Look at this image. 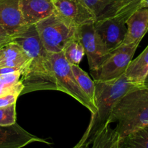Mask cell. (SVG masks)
I'll return each instance as SVG.
<instances>
[{
    "instance_id": "d4e9b609",
    "label": "cell",
    "mask_w": 148,
    "mask_h": 148,
    "mask_svg": "<svg viewBox=\"0 0 148 148\" xmlns=\"http://www.w3.org/2000/svg\"><path fill=\"white\" fill-rule=\"evenodd\" d=\"M12 40V38H0V46H1L2 45L5 44V43H8V42L11 41Z\"/></svg>"
},
{
    "instance_id": "7402d4cb",
    "label": "cell",
    "mask_w": 148,
    "mask_h": 148,
    "mask_svg": "<svg viewBox=\"0 0 148 148\" xmlns=\"http://www.w3.org/2000/svg\"><path fill=\"white\" fill-rule=\"evenodd\" d=\"M89 7L96 17V20L101 18L107 10L116 0H82Z\"/></svg>"
},
{
    "instance_id": "2e32d148",
    "label": "cell",
    "mask_w": 148,
    "mask_h": 148,
    "mask_svg": "<svg viewBox=\"0 0 148 148\" xmlns=\"http://www.w3.org/2000/svg\"><path fill=\"white\" fill-rule=\"evenodd\" d=\"M20 71L0 75V96L7 94H14L18 96L23 90Z\"/></svg>"
},
{
    "instance_id": "52a82bcc",
    "label": "cell",
    "mask_w": 148,
    "mask_h": 148,
    "mask_svg": "<svg viewBox=\"0 0 148 148\" xmlns=\"http://www.w3.org/2000/svg\"><path fill=\"white\" fill-rule=\"evenodd\" d=\"M130 14L122 13L99 19L94 23L95 31L109 53L123 44L127 30L126 22Z\"/></svg>"
},
{
    "instance_id": "7c38bea8",
    "label": "cell",
    "mask_w": 148,
    "mask_h": 148,
    "mask_svg": "<svg viewBox=\"0 0 148 148\" xmlns=\"http://www.w3.org/2000/svg\"><path fill=\"white\" fill-rule=\"evenodd\" d=\"M19 7L25 25H36L55 12L53 0H19Z\"/></svg>"
},
{
    "instance_id": "9c48e42d",
    "label": "cell",
    "mask_w": 148,
    "mask_h": 148,
    "mask_svg": "<svg viewBox=\"0 0 148 148\" xmlns=\"http://www.w3.org/2000/svg\"><path fill=\"white\" fill-rule=\"evenodd\" d=\"M55 13L74 27L95 23L96 17L82 0H53Z\"/></svg>"
},
{
    "instance_id": "44dd1931",
    "label": "cell",
    "mask_w": 148,
    "mask_h": 148,
    "mask_svg": "<svg viewBox=\"0 0 148 148\" xmlns=\"http://www.w3.org/2000/svg\"><path fill=\"white\" fill-rule=\"evenodd\" d=\"M141 1L142 0H116L101 18L111 17L122 13L132 14L133 12L140 8Z\"/></svg>"
},
{
    "instance_id": "7a4b0ae2",
    "label": "cell",
    "mask_w": 148,
    "mask_h": 148,
    "mask_svg": "<svg viewBox=\"0 0 148 148\" xmlns=\"http://www.w3.org/2000/svg\"><path fill=\"white\" fill-rule=\"evenodd\" d=\"M95 85V105L97 111L92 115L86 131L75 147H88L95 136L106 126L109 125L110 118L116 103L136 86L121 75L117 79L109 81L94 80Z\"/></svg>"
},
{
    "instance_id": "5b68a950",
    "label": "cell",
    "mask_w": 148,
    "mask_h": 148,
    "mask_svg": "<svg viewBox=\"0 0 148 148\" xmlns=\"http://www.w3.org/2000/svg\"><path fill=\"white\" fill-rule=\"evenodd\" d=\"M50 58L57 90L75 98L94 115L97 111L96 106L80 88L72 72L70 64L65 59L62 51L50 53Z\"/></svg>"
},
{
    "instance_id": "5bb4252c",
    "label": "cell",
    "mask_w": 148,
    "mask_h": 148,
    "mask_svg": "<svg viewBox=\"0 0 148 148\" xmlns=\"http://www.w3.org/2000/svg\"><path fill=\"white\" fill-rule=\"evenodd\" d=\"M29 59L24 49L14 40L0 46V68H12L21 73Z\"/></svg>"
},
{
    "instance_id": "ac0fdd59",
    "label": "cell",
    "mask_w": 148,
    "mask_h": 148,
    "mask_svg": "<svg viewBox=\"0 0 148 148\" xmlns=\"http://www.w3.org/2000/svg\"><path fill=\"white\" fill-rule=\"evenodd\" d=\"M119 148H148V125L120 139Z\"/></svg>"
},
{
    "instance_id": "277c9868",
    "label": "cell",
    "mask_w": 148,
    "mask_h": 148,
    "mask_svg": "<svg viewBox=\"0 0 148 148\" xmlns=\"http://www.w3.org/2000/svg\"><path fill=\"white\" fill-rule=\"evenodd\" d=\"M38 35L49 53L62 52L69 40L77 35V28L53 13L35 25Z\"/></svg>"
},
{
    "instance_id": "3957f363",
    "label": "cell",
    "mask_w": 148,
    "mask_h": 148,
    "mask_svg": "<svg viewBox=\"0 0 148 148\" xmlns=\"http://www.w3.org/2000/svg\"><path fill=\"white\" fill-rule=\"evenodd\" d=\"M109 123H116L120 139L148 125V87H135L127 92L114 106Z\"/></svg>"
},
{
    "instance_id": "83f0119b",
    "label": "cell",
    "mask_w": 148,
    "mask_h": 148,
    "mask_svg": "<svg viewBox=\"0 0 148 148\" xmlns=\"http://www.w3.org/2000/svg\"><path fill=\"white\" fill-rule=\"evenodd\" d=\"M144 86L148 87V75H147V77H146V79H145V83H144Z\"/></svg>"
},
{
    "instance_id": "ba28073f",
    "label": "cell",
    "mask_w": 148,
    "mask_h": 148,
    "mask_svg": "<svg viewBox=\"0 0 148 148\" xmlns=\"http://www.w3.org/2000/svg\"><path fill=\"white\" fill-rule=\"evenodd\" d=\"M77 36L83 46L85 53L88 56L90 71L98 69L110 53L104 47L95 31L94 23L77 27Z\"/></svg>"
},
{
    "instance_id": "9a60e30c",
    "label": "cell",
    "mask_w": 148,
    "mask_h": 148,
    "mask_svg": "<svg viewBox=\"0 0 148 148\" xmlns=\"http://www.w3.org/2000/svg\"><path fill=\"white\" fill-rule=\"evenodd\" d=\"M126 77L136 86H144L148 75V46L134 60H132L124 73Z\"/></svg>"
},
{
    "instance_id": "d6986e66",
    "label": "cell",
    "mask_w": 148,
    "mask_h": 148,
    "mask_svg": "<svg viewBox=\"0 0 148 148\" xmlns=\"http://www.w3.org/2000/svg\"><path fill=\"white\" fill-rule=\"evenodd\" d=\"M71 68L80 88L88 96L90 101L95 105V85L94 80L91 79L88 74L81 69L79 65H71Z\"/></svg>"
},
{
    "instance_id": "4316f807",
    "label": "cell",
    "mask_w": 148,
    "mask_h": 148,
    "mask_svg": "<svg viewBox=\"0 0 148 148\" xmlns=\"http://www.w3.org/2000/svg\"><path fill=\"white\" fill-rule=\"evenodd\" d=\"M140 7H147L148 8V0H142L140 4Z\"/></svg>"
},
{
    "instance_id": "484cf974",
    "label": "cell",
    "mask_w": 148,
    "mask_h": 148,
    "mask_svg": "<svg viewBox=\"0 0 148 148\" xmlns=\"http://www.w3.org/2000/svg\"><path fill=\"white\" fill-rule=\"evenodd\" d=\"M10 36L7 34V32L0 26V38H10ZM11 38V37H10Z\"/></svg>"
},
{
    "instance_id": "30bf717a",
    "label": "cell",
    "mask_w": 148,
    "mask_h": 148,
    "mask_svg": "<svg viewBox=\"0 0 148 148\" xmlns=\"http://www.w3.org/2000/svg\"><path fill=\"white\" fill-rule=\"evenodd\" d=\"M36 143L51 145L45 139L30 134L17 122L7 127L0 126V148H23Z\"/></svg>"
},
{
    "instance_id": "e0dca14e",
    "label": "cell",
    "mask_w": 148,
    "mask_h": 148,
    "mask_svg": "<svg viewBox=\"0 0 148 148\" xmlns=\"http://www.w3.org/2000/svg\"><path fill=\"white\" fill-rule=\"evenodd\" d=\"M119 135L109 124L95 136L91 148H119Z\"/></svg>"
},
{
    "instance_id": "6da1fadb",
    "label": "cell",
    "mask_w": 148,
    "mask_h": 148,
    "mask_svg": "<svg viewBox=\"0 0 148 148\" xmlns=\"http://www.w3.org/2000/svg\"><path fill=\"white\" fill-rule=\"evenodd\" d=\"M12 39L22 46L30 59L20 73L23 85L21 95L34 91L57 90L50 53L40 41L35 25H27Z\"/></svg>"
},
{
    "instance_id": "603a6c76",
    "label": "cell",
    "mask_w": 148,
    "mask_h": 148,
    "mask_svg": "<svg viewBox=\"0 0 148 148\" xmlns=\"http://www.w3.org/2000/svg\"><path fill=\"white\" fill-rule=\"evenodd\" d=\"M16 119V103L7 106L0 107V126L12 125L17 122Z\"/></svg>"
},
{
    "instance_id": "8992f818",
    "label": "cell",
    "mask_w": 148,
    "mask_h": 148,
    "mask_svg": "<svg viewBox=\"0 0 148 148\" xmlns=\"http://www.w3.org/2000/svg\"><path fill=\"white\" fill-rule=\"evenodd\" d=\"M140 43L124 45L110 53L98 69L90 71L94 80L109 81L124 75Z\"/></svg>"
},
{
    "instance_id": "ffe728a7",
    "label": "cell",
    "mask_w": 148,
    "mask_h": 148,
    "mask_svg": "<svg viewBox=\"0 0 148 148\" xmlns=\"http://www.w3.org/2000/svg\"><path fill=\"white\" fill-rule=\"evenodd\" d=\"M64 56L71 65H79L82 61L85 50L77 36L74 37L66 43L62 50Z\"/></svg>"
},
{
    "instance_id": "f1b7e54d",
    "label": "cell",
    "mask_w": 148,
    "mask_h": 148,
    "mask_svg": "<svg viewBox=\"0 0 148 148\" xmlns=\"http://www.w3.org/2000/svg\"><path fill=\"white\" fill-rule=\"evenodd\" d=\"M73 148H79V147H75H75H74ZM83 148H88V147H83Z\"/></svg>"
},
{
    "instance_id": "cb8c5ba5",
    "label": "cell",
    "mask_w": 148,
    "mask_h": 148,
    "mask_svg": "<svg viewBox=\"0 0 148 148\" xmlns=\"http://www.w3.org/2000/svg\"><path fill=\"white\" fill-rule=\"evenodd\" d=\"M18 95L14 94H7L0 96V107L7 106L12 103H15Z\"/></svg>"
},
{
    "instance_id": "4fadbf2b",
    "label": "cell",
    "mask_w": 148,
    "mask_h": 148,
    "mask_svg": "<svg viewBox=\"0 0 148 148\" xmlns=\"http://www.w3.org/2000/svg\"><path fill=\"white\" fill-rule=\"evenodd\" d=\"M126 24L127 30L123 44L140 43L148 33V8L140 7L133 12Z\"/></svg>"
},
{
    "instance_id": "8fae6325",
    "label": "cell",
    "mask_w": 148,
    "mask_h": 148,
    "mask_svg": "<svg viewBox=\"0 0 148 148\" xmlns=\"http://www.w3.org/2000/svg\"><path fill=\"white\" fill-rule=\"evenodd\" d=\"M0 26L11 38L27 26L20 12L19 0H0Z\"/></svg>"
}]
</instances>
